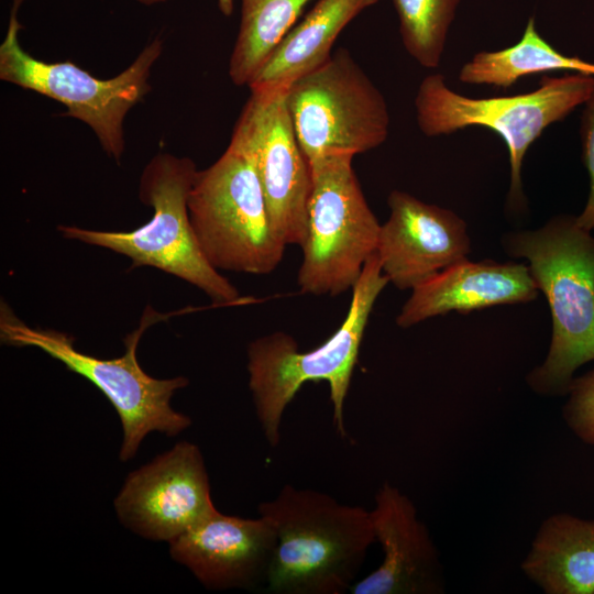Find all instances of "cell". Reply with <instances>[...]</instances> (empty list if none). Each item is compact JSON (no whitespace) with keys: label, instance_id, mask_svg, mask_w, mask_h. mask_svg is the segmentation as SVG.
<instances>
[{"label":"cell","instance_id":"obj_3","mask_svg":"<svg viewBox=\"0 0 594 594\" xmlns=\"http://www.w3.org/2000/svg\"><path fill=\"white\" fill-rule=\"evenodd\" d=\"M388 283L375 252L367 258L352 288V299L344 320L321 345L301 352L296 340L282 331L250 342L249 387L258 421L272 448L279 444L285 408L302 384L309 381H326L329 384L333 422L340 436H346L344 399L370 314Z\"/></svg>","mask_w":594,"mask_h":594},{"label":"cell","instance_id":"obj_11","mask_svg":"<svg viewBox=\"0 0 594 594\" xmlns=\"http://www.w3.org/2000/svg\"><path fill=\"white\" fill-rule=\"evenodd\" d=\"M286 90H251L234 128L253 154L274 231L286 245L301 246L312 177L293 128Z\"/></svg>","mask_w":594,"mask_h":594},{"label":"cell","instance_id":"obj_2","mask_svg":"<svg viewBox=\"0 0 594 594\" xmlns=\"http://www.w3.org/2000/svg\"><path fill=\"white\" fill-rule=\"evenodd\" d=\"M277 541L267 573L277 594H342L350 591L376 541L371 512L328 494L289 484L258 505Z\"/></svg>","mask_w":594,"mask_h":594},{"label":"cell","instance_id":"obj_23","mask_svg":"<svg viewBox=\"0 0 594 594\" xmlns=\"http://www.w3.org/2000/svg\"><path fill=\"white\" fill-rule=\"evenodd\" d=\"M580 139L582 160L587 170L590 190L583 211L576 216V221L586 231L594 229V89L583 105L580 122Z\"/></svg>","mask_w":594,"mask_h":594},{"label":"cell","instance_id":"obj_15","mask_svg":"<svg viewBox=\"0 0 594 594\" xmlns=\"http://www.w3.org/2000/svg\"><path fill=\"white\" fill-rule=\"evenodd\" d=\"M277 536L266 517L213 512L169 541L170 556L209 588L251 587L266 581Z\"/></svg>","mask_w":594,"mask_h":594},{"label":"cell","instance_id":"obj_22","mask_svg":"<svg viewBox=\"0 0 594 594\" xmlns=\"http://www.w3.org/2000/svg\"><path fill=\"white\" fill-rule=\"evenodd\" d=\"M562 408L571 432L583 443L594 447V369L574 377Z\"/></svg>","mask_w":594,"mask_h":594},{"label":"cell","instance_id":"obj_12","mask_svg":"<svg viewBox=\"0 0 594 594\" xmlns=\"http://www.w3.org/2000/svg\"><path fill=\"white\" fill-rule=\"evenodd\" d=\"M114 506L140 536L172 541L217 510L199 448L183 441L127 477Z\"/></svg>","mask_w":594,"mask_h":594},{"label":"cell","instance_id":"obj_19","mask_svg":"<svg viewBox=\"0 0 594 594\" xmlns=\"http://www.w3.org/2000/svg\"><path fill=\"white\" fill-rule=\"evenodd\" d=\"M560 70L594 76V63L558 52L539 34L530 18L517 43L498 51L476 53L461 67L459 80L509 88L524 77Z\"/></svg>","mask_w":594,"mask_h":594},{"label":"cell","instance_id":"obj_10","mask_svg":"<svg viewBox=\"0 0 594 594\" xmlns=\"http://www.w3.org/2000/svg\"><path fill=\"white\" fill-rule=\"evenodd\" d=\"M286 106L309 165L330 154L371 151L388 136L391 119L383 94L344 48L293 81Z\"/></svg>","mask_w":594,"mask_h":594},{"label":"cell","instance_id":"obj_24","mask_svg":"<svg viewBox=\"0 0 594 594\" xmlns=\"http://www.w3.org/2000/svg\"><path fill=\"white\" fill-rule=\"evenodd\" d=\"M217 3L223 15H231L233 12L234 0H217Z\"/></svg>","mask_w":594,"mask_h":594},{"label":"cell","instance_id":"obj_6","mask_svg":"<svg viewBox=\"0 0 594 594\" xmlns=\"http://www.w3.org/2000/svg\"><path fill=\"white\" fill-rule=\"evenodd\" d=\"M169 316L146 306L138 329L124 339V354L114 359H100L77 350L74 338L65 332L28 326L6 302L0 307V338L4 344L40 349L95 385L120 417L123 429L120 459L128 461L150 432L176 436L191 424L190 418L170 405L174 393L186 387L188 380L152 377L136 356L143 332Z\"/></svg>","mask_w":594,"mask_h":594},{"label":"cell","instance_id":"obj_18","mask_svg":"<svg viewBox=\"0 0 594 594\" xmlns=\"http://www.w3.org/2000/svg\"><path fill=\"white\" fill-rule=\"evenodd\" d=\"M378 0H319L295 24L249 85L253 89L288 87L326 63L342 30Z\"/></svg>","mask_w":594,"mask_h":594},{"label":"cell","instance_id":"obj_17","mask_svg":"<svg viewBox=\"0 0 594 594\" xmlns=\"http://www.w3.org/2000/svg\"><path fill=\"white\" fill-rule=\"evenodd\" d=\"M520 568L546 594H594V519L550 515L538 527Z\"/></svg>","mask_w":594,"mask_h":594},{"label":"cell","instance_id":"obj_14","mask_svg":"<svg viewBox=\"0 0 594 594\" xmlns=\"http://www.w3.org/2000/svg\"><path fill=\"white\" fill-rule=\"evenodd\" d=\"M375 539L383 549L380 566L352 594H441L446 590L439 551L411 499L388 482L371 510Z\"/></svg>","mask_w":594,"mask_h":594},{"label":"cell","instance_id":"obj_9","mask_svg":"<svg viewBox=\"0 0 594 594\" xmlns=\"http://www.w3.org/2000/svg\"><path fill=\"white\" fill-rule=\"evenodd\" d=\"M353 155L310 163L312 186L297 283L304 294L337 296L352 289L376 252L381 224L352 167Z\"/></svg>","mask_w":594,"mask_h":594},{"label":"cell","instance_id":"obj_8","mask_svg":"<svg viewBox=\"0 0 594 594\" xmlns=\"http://www.w3.org/2000/svg\"><path fill=\"white\" fill-rule=\"evenodd\" d=\"M23 1L13 0L0 45V79L64 105V116L86 123L103 151L120 163L125 116L151 89L148 79L163 52V41L152 40L123 72L101 79L73 62H44L28 53L19 40L22 25L18 11Z\"/></svg>","mask_w":594,"mask_h":594},{"label":"cell","instance_id":"obj_16","mask_svg":"<svg viewBox=\"0 0 594 594\" xmlns=\"http://www.w3.org/2000/svg\"><path fill=\"white\" fill-rule=\"evenodd\" d=\"M539 292L526 264L465 258L414 288L396 323L408 328L449 311L468 314L498 305L528 302L536 299Z\"/></svg>","mask_w":594,"mask_h":594},{"label":"cell","instance_id":"obj_20","mask_svg":"<svg viewBox=\"0 0 594 594\" xmlns=\"http://www.w3.org/2000/svg\"><path fill=\"white\" fill-rule=\"evenodd\" d=\"M310 0H241L239 32L229 61L235 86L252 82Z\"/></svg>","mask_w":594,"mask_h":594},{"label":"cell","instance_id":"obj_13","mask_svg":"<svg viewBox=\"0 0 594 594\" xmlns=\"http://www.w3.org/2000/svg\"><path fill=\"white\" fill-rule=\"evenodd\" d=\"M389 217L381 226L376 253L383 273L398 289H414L471 251L465 221L450 209L391 191Z\"/></svg>","mask_w":594,"mask_h":594},{"label":"cell","instance_id":"obj_7","mask_svg":"<svg viewBox=\"0 0 594 594\" xmlns=\"http://www.w3.org/2000/svg\"><path fill=\"white\" fill-rule=\"evenodd\" d=\"M593 89L594 76L574 73L542 76L539 86L525 94L472 98L450 88L442 74H431L421 80L415 97L416 121L429 138L470 127L499 135L510 167L507 207L520 211L526 206L521 167L529 147L551 124L583 106Z\"/></svg>","mask_w":594,"mask_h":594},{"label":"cell","instance_id":"obj_5","mask_svg":"<svg viewBox=\"0 0 594 594\" xmlns=\"http://www.w3.org/2000/svg\"><path fill=\"white\" fill-rule=\"evenodd\" d=\"M187 208L216 270L264 275L280 263L286 244L272 227L253 154L238 129L222 155L197 172Z\"/></svg>","mask_w":594,"mask_h":594},{"label":"cell","instance_id":"obj_1","mask_svg":"<svg viewBox=\"0 0 594 594\" xmlns=\"http://www.w3.org/2000/svg\"><path fill=\"white\" fill-rule=\"evenodd\" d=\"M502 243L529 262L551 314L548 354L527 384L543 397L566 396L575 371L594 361V237L576 216L560 215L537 230L507 233Z\"/></svg>","mask_w":594,"mask_h":594},{"label":"cell","instance_id":"obj_21","mask_svg":"<svg viewBox=\"0 0 594 594\" xmlns=\"http://www.w3.org/2000/svg\"><path fill=\"white\" fill-rule=\"evenodd\" d=\"M460 0H393L407 53L422 67L437 68Z\"/></svg>","mask_w":594,"mask_h":594},{"label":"cell","instance_id":"obj_4","mask_svg":"<svg viewBox=\"0 0 594 594\" xmlns=\"http://www.w3.org/2000/svg\"><path fill=\"white\" fill-rule=\"evenodd\" d=\"M189 157L170 153L154 155L144 167L140 200L153 208L152 218L131 231H101L58 226L66 239L122 254L132 267L152 266L202 290L216 306L244 302L238 289L202 254L195 238L187 200L197 175Z\"/></svg>","mask_w":594,"mask_h":594},{"label":"cell","instance_id":"obj_25","mask_svg":"<svg viewBox=\"0 0 594 594\" xmlns=\"http://www.w3.org/2000/svg\"><path fill=\"white\" fill-rule=\"evenodd\" d=\"M143 6H154V4H158V3H164V2H167L169 0H134Z\"/></svg>","mask_w":594,"mask_h":594}]
</instances>
